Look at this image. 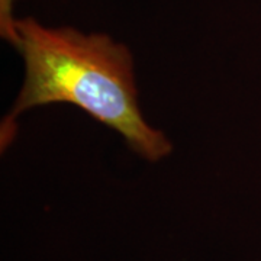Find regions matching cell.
<instances>
[{
	"instance_id": "obj_1",
	"label": "cell",
	"mask_w": 261,
	"mask_h": 261,
	"mask_svg": "<svg viewBox=\"0 0 261 261\" xmlns=\"http://www.w3.org/2000/svg\"><path fill=\"white\" fill-rule=\"evenodd\" d=\"M13 47L25 60V83L10 115L35 106L71 103L96 121L119 132L142 159L159 161L171 152V142L142 118L132 54L106 34H84L70 27H45L34 18L16 19Z\"/></svg>"
},
{
	"instance_id": "obj_2",
	"label": "cell",
	"mask_w": 261,
	"mask_h": 261,
	"mask_svg": "<svg viewBox=\"0 0 261 261\" xmlns=\"http://www.w3.org/2000/svg\"><path fill=\"white\" fill-rule=\"evenodd\" d=\"M13 6L15 0H0V34L12 45L16 42L15 22L18 19L13 13Z\"/></svg>"
}]
</instances>
